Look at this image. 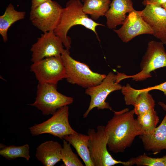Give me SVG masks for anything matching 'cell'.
<instances>
[{"instance_id": "obj_5", "label": "cell", "mask_w": 166, "mask_h": 166, "mask_svg": "<svg viewBox=\"0 0 166 166\" xmlns=\"http://www.w3.org/2000/svg\"><path fill=\"white\" fill-rule=\"evenodd\" d=\"M96 129L95 130L89 128L87 131L89 137V153L94 166H112L118 164L126 166V161L115 160L109 152L107 149L109 136L105 126L99 125Z\"/></svg>"}, {"instance_id": "obj_21", "label": "cell", "mask_w": 166, "mask_h": 166, "mask_svg": "<svg viewBox=\"0 0 166 166\" xmlns=\"http://www.w3.org/2000/svg\"><path fill=\"white\" fill-rule=\"evenodd\" d=\"M29 149V145L27 144L21 146H5L0 149V155L8 160L22 157L29 160L30 158Z\"/></svg>"}, {"instance_id": "obj_2", "label": "cell", "mask_w": 166, "mask_h": 166, "mask_svg": "<svg viewBox=\"0 0 166 166\" xmlns=\"http://www.w3.org/2000/svg\"><path fill=\"white\" fill-rule=\"evenodd\" d=\"M83 6L80 0L69 1L65 7L63 8L59 22L54 31L55 34L61 39L66 49H69L71 47V40L67 36L68 32L72 27L75 25H81L91 30L100 40L96 28L98 26H105L89 18L83 12Z\"/></svg>"}, {"instance_id": "obj_28", "label": "cell", "mask_w": 166, "mask_h": 166, "mask_svg": "<svg viewBox=\"0 0 166 166\" xmlns=\"http://www.w3.org/2000/svg\"><path fill=\"white\" fill-rule=\"evenodd\" d=\"M158 104L164 111L166 112V104L161 101L159 102Z\"/></svg>"}, {"instance_id": "obj_23", "label": "cell", "mask_w": 166, "mask_h": 166, "mask_svg": "<svg viewBox=\"0 0 166 166\" xmlns=\"http://www.w3.org/2000/svg\"><path fill=\"white\" fill-rule=\"evenodd\" d=\"M136 119L144 133L153 130L156 127L159 121L157 113L154 109L138 115Z\"/></svg>"}, {"instance_id": "obj_11", "label": "cell", "mask_w": 166, "mask_h": 166, "mask_svg": "<svg viewBox=\"0 0 166 166\" xmlns=\"http://www.w3.org/2000/svg\"><path fill=\"white\" fill-rule=\"evenodd\" d=\"M64 49L62 40L54 31L43 33L32 46L31 61L34 62L45 58L61 56Z\"/></svg>"}, {"instance_id": "obj_15", "label": "cell", "mask_w": 166, "mask_h": 166, "mask_svg": "<svg viewBox=\"0 0 166 166\" xmlns=\"http://www.w3.org/2000/svg\"><path fill=\"white\" fill-rule=\"evenodd\" d=\"M132 0H113L105 16L107 27L111 29L122 25L129 13L134 10Z\"/></svg>"}, {"instance_id": "obj_19", "label": "cell", "mask_w": 166, "mask_h": 166, "mask_svg": "<svg viewBox=\"0 0 166 166\" xmlns=\"http://www.w3.org/2000/svg\"><path fill=\"white\" fill-rule=\"evenodd\" d=\"M25 14V12L15 10L11 3L6 7L4 14L0 16V34L4 42L8 40L7 33L10 27L16 22L24 19Z\"/></svg>"}, {"instance_id": "obj_3", "label": "cell", "mask_w": 166, "mask_h": 166, "mask_svg": "<svg viewBox=\"0 0 166 166\" xmlns=\"http://www.w3.org/2000/svg\"><path fill=\"white\" fill-rule=\"evenodd\" d=\"M65 69L67 82L86 89L101 83L106 75L93 71L86 64L77 61L70 55L69 49H65L61 54Z\"/></svg>"}, {"instance_id": "obj_31", "label": "cell", "mask_w": 166, "mask_h": 166, "mask_svg": "<svg viewBox=\"0 0 166 166\" xmlns=\"http://www.w3.org/2000/svg\"><path fill=\"white\" fill-rule=\"evenodd\" d=\"M145 0H143V2H144V1H145Z\"/></svg>"}, {"instance_id": "obj_14", "label": "cell", "mask_w": 166, "mask_h": 166, "mask_svg": "<svg viewBox=\"0 0 166 166\" xmlns=\"http://www.w3.org/2000/svg\"><path fill=\"white\" fill-rule=\"evenodd\" d=\"M145 149L157 154L166 149V113L160 124L152 131L139 136Z\"/></svg>"}, {"instance_id": "obj_7", "label": "cell", "mask_w": 166, "mask_h": 166, "mask_svg": "<svg viewBox=\"0 0 166 166\" xmlns=\"http://www.w3.org/2000/svg\"><path fill=\"white\" fill-rule=\"evenodd\" d=\"M69 114L68 105L62 107L48 120L30 128V133L33 136L49 134L61 139L66 135L76 133L69 124Z\"/></svg>"}, {"instance_id": "obj_17", "label": "cell", "mask_w": 166, "mask_h": 166, "mask_svg": "<svg viewBox=\"0 0 166 166\" xmlns=\"http://www.w3.org/2000/svg\"><path fill=\"white\" fill-rule=\"evenodd\" d=\"M89 136L77 132L65 136L63 139L68 142L76 149L86 166H94L89 148Z\"/></svg>"}, {"instance_id": "obj_18", "label": "cell", "mask_w": 166, "mask_h": 166, "mask_svg": "<svg viewBox=\"0 0 166 166\" xmlns=\"http://www.w3.org/2000/svg\"><path fill=\"white\" fill-rule=\"evenodd\" d=\"M128 93L131 99H136L133 109L135 114L137 116L154 109L155 101L149 92H139L130 86L128 89Z\"/></svg>"}, {"instance_id": "obj_10", "label": "cell", "mask_w": 166, "mask_h": 166, "mask_svg": "<svg viewBox=\"0 0 166 166\" xmlns=\"http://www.w3.org/2000/svg\"><path fill=\"white\" fill-rule=\"evenodd\" d=\"M30 69L38 83L41 84L57 85L59 81L66 77L65 68L61 56L47 57L33 62Z\"/></svg>"}, {"instance_id": "obj_30", "label": "cell", "mask_w": 166, "mask_h": 166, "mask_svg": "<svg viewBox=\"0 0 166 166\" xmlns=\"http://www.w3.org/2000/svg\"><path fill=\"white\" fill-rule=\"evenodd\" d=\"M82 1H83V2H84L85 0H82Z\"/></svg>"}, {"instance_id": "obj_16", "label": "cell", "mask_w": 166, "mask_h": 166, "mask_svg": "<svg viewBox=\"0 0 166 166\" xmlns=\"http://www.w3.org/2000/svg\"><path fill=\"white\" fill-rule=\"evenodd\" d=\"M62 147L57 141L52 140L45 141L37 148L36 157L45 166H53L61 160Z\"/></svg>"}, {"instance_id": "obj_25", "label": "cell", "mask_w": 166, "mask_h": 166, "mask_svg": "<svg viewBox=\"0 0 166 166\" xmlns=\"http://www.w3.org/2000/svg\"><path fill=\"white\" fill-rule=\"evenodd\" d=\"M153 90H157L162 92L166 96V81L153 86L146 88L139 89L140 92L147 91L149 92Z\"/></svg>"}, {"instance_id": "obj_12", "label": "cell", "mask_w": 166, "mask_h": 166, "mask_svg": "<svg viewBox=\"0 0 166 166\" xmlns=\"http://www.w3.org/2000/svg\"><path fill=\"white\" fill-rule=\"evenodd\" d=\"M122 25L119 29L113 30L124 43L140 35L153 34L152 29L142 18L139 11L135 10L129 13Z\"/></svg>"}, {"instance_id": "obj_13", "label": "cell", "mask_w": 166, "mask_h": 166, "mask_svg": "<svg viewBox=\"0 0 166 166\" xmlns=\"http://www.w3.org/2000/svg\"><path fill=\"white\" fill-rule=\"evenodd\" d=\"M139 12L152 29V35L166 44V10L161 6L147 4Z\"/></svg>"}, {"instance_id": "obj_27", "label": "cell", "mask_w": 166, "mask_h": 166, "mask_svg": "<svg viewBox=\"0 0 166 166\" xmlns=\"http://www.w3.org/2000/svg\"><path fill=\"white\" fill-rule=\"evenodd\" d=\"M48 0H31V8H34Z\"/></svg>"}, {"instance_id": "obj_26", "label": "cell", "mask_w": 166, "mask_h": 166, "mask_svg": "<svg viewBox=\"0 0 166 166\" xmlns=\"http://www.w3.org/2000/svg\"><path fill=\"white\" fill-rule=\"evenodd\" d=\"M166 3V0H146L142 2V4L146 6L147 4H152L155 6H161Z\"/></svg>"}, {"instance_id": "obj_8", "label": "cell", "mask_w": 166, "mask_h": 166, "mask_svg": "<svg viewBox=\"0 0 166 166\" xmlns=\"http://www.w3.org/2000/svg\"><path fill=\"white\" fill-rule=\"evenodd\" d=\"M162 42L152 41L148 42L140 64L141 71L133 75H127L135 81H141L152 77L151 73L166 67V52Z\"/></svg>"}, {"instance_id": "obj_29", "label": "cell", "mask_w": 166, "mask_h": 166, "mask_svg": "<svg viewBox=\"0 0 166 166\" xmlns=\"http://www.w3.org/2000/svg\"><path fill=\"white\" fill-rule=\"evenodd\" d=\"M161 6L166 10V3L162 5Z\"/></svg>"}, {"instance_id": "obj_4", "label": "cell", "mask_w": 166, "mask_h": 166, "mask_svg": "<svg viewBox=\"0 0 166 166\" xmlns=\"http://www.w3.org/2000/svg\"><path fill=\"white\" fill-rule=\"evenodd\" d=\"M127 78V75L118 73L115 74L110 72L99 85L86 89L85 93L90 97L91 99L88 109L83 115L86 117L94 108L98 109H109L113 110L109 104L105 101L109 95L114 91L121 90L122 86L119 83Z\"/></svg>"}, {"instance_id": "obj_9", "label": "cell", "mask_w": 166, "mask_h": 166, "mask_svg": "<svg viewBox=\"0 0 166 166\" xmlns=\"http://www.w3.org/2000/svg\"><path fill=\"white\" fill-rule=\"evenodd\" d=\"M62 9L57 2L49 0L31 9L30 20L43 33L54 31L59 22Z\"/></svg>"}, {"instance_id": "obj_6", "label": "cell", "mask_w": 166, "mask_h": 166, "mask_svg": "<svg viewBox=\"0 0 166 166\" xmlns=\"http://www.w3.org/2000/svg\"><path fill=\"white\" fill-rule=\"evenodd\" d=\"M73 98L59 92L57 85L38 83L35 101L30 105L41 111L44 115H53L57 110L72 103Z\"/></svg>"}, {"instance_id": "obj_1", "label": "cell", "mask_w": 166, "mask_h": 166, "mask_svg": "<svg viewBox=\"0 0 166 166\" xmlns=\"http://www.w3.org/2000/svg\"><path fill=\"white\" fill-rule=\"evenodd\" d=\"M114 112L113 117L105 126L108 135L107 146L114 153L123 152L130 147L135 137L144 133L137 119L134 109L127 108Z\"/></svg>"}, {"instance_id": "obj_24", "label": "cell", "mask_w": 166, "mask_h": 166, "mask_svg": "<svg viewBox=\"0 0 166 166\" xmlns=\"http://www.w3.org/2000/svg\"><path fill=\"white\" fill-rule=\"evenodd\" d=\"M70 144L65 140H63L61 150V160L63 162L62 166H83L77 156L73 151Z\"/></svg>"}, {"instance_id": "obj_22", "label": "cell", "mask_w": 166, "mask_h": 166, "mask_svg": "<svg viewBox=\"0 0 166 166\" xmlns=\"http://www.w3.org/2000/svg\"><path fill=\"white\" fill-rule=\"evenodd\" d=\"M126 162V166L134 165L139 166H166V155L161 157L153 158L144 154L131 158Z\"/></svg>"}, {"instance_id": "obj_20", "label": "cell", "mask_w": 166, "mask_h": 166, "mask_svg": "<svg viewBox=\"0 0 166 166\" xmlns=\"http://www.w3.org/2000/svg\"><path fill=\"white\" fill-rule=\"evenodd\" d=\"M83 6V10L86 14L91 16L92 19H98L105 16L109 9L110 0H86Z\"/></svg>"}]
</instances>
